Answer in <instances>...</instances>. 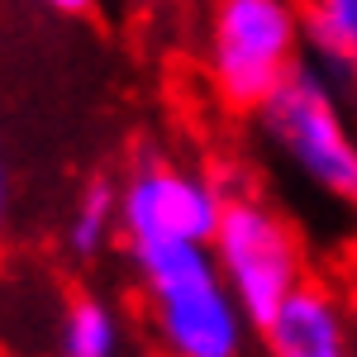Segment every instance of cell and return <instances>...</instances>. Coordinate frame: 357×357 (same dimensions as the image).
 Wrapping results in <instances>:
<instances>
[{
	"mask_svg": "<svg viewBox=\"0 0 357 357\" xmlns=\"http://www.w3.org/2000/svg\"><path fill=\"white\" fill-rule=\"evenodd\" d=\"M129 262L167 357H238L248 348L252 324L220 276L210 243L138 238L129 243Z\"/></svg>",
	"mask_w": 357,
	"mask_h": 357,
	"instance_id": "1",
	"label": "cell"
},
{
	"mask_svg": "<svg viewBox=\"0 0 357 357\" xmlns=\"http://www.w3.org/2000/svg\"><path fill=\"white\" fill-rule=\"evenodd\" d=\"M252 119L272 158H281L310 191L357 215V124L343 96L310 62Z\"/></svg>",
	"mask_w": 357,
	"mask_h": 357,
	"instance_id": "2",
	"label": "cell"
},
{
	"mask_svg": "<svg viewBox=\"0 0 357 357\" xmlns=\"http://www.w3.org/2000/svg\"><path fill=\"white\" fill-rule=\"evenodd\" d=\"M301 0H215L205 33V72L229 110L257 114L301 72Z\"/></svg>",
	"mask_w": 357,
	"mask_h": 357,
	"instance_id": "3",
	"label": "cell"
},
{
	"mask_svg": "<svg viewBox=\"0 0 357 357\" xmlns=\"http://www.w3.org/2000/svg\"><path fill=\"white\" fill-rule=\"evenodd\" d=\"M210 252H215L220 276L229 281V291L243 305L252 329H267L286 310V301L301 286H310L301 234L262 195H238V191L229 195Z\"/></svg>",
	"mask_w": 357,
	"mask_h": 357,
	"instance_id": "4",
	"label": "cell"
},
{
	"mask_svg": "<svg viewBox=\"0 0 357 357\" xmlns=\"http://www.w3.org/2000/svg\"><path fill=\"white\" fill-rule=\"evenodd\" d=\"M224 191L215 176L186 172L158 153L138 158L119 186V224L124 238H176V243H215L224 220Z\"/></svg>",
	"mask_w": 357,
	"mask_h": 357,
	"instance_id": "5",
	"label": "cell"
},
{
	"mask_svg": "<svg viewBox=\"0 0 357 357\" xmlns=\"http://www.w3.org/2000/svg\"><path fill=\"white\" fill-rule=\"evenodd\" d=\"M262 338H267V357H357L348 310L314 281L286 301V310L262 329Z\"/></svg>",
	"mask_w": 357,
	"mask_h": 357,
	"instance_id": "6",
	"label": "cell"
},
{
	"mask_svg": "<svg viewBox=\"0 0 357 357\" xmlns=\"http://www.w3.org/2000/svg\"><path fill=\"white\" fill-rule=\"evenodd\" d=\"M305 48L314 72L343 96H357V0H310L305 5Z\"/></svg>",
	"mask_w": 357,
	"mask_h": 357,
	"instance_id": "7",
	"label": "cell"
},
{
	"mask_svg": "<svg viewBox=\"0 0 357 357\" xmlns=\"http://www.w3.org/2000/svg\"><path fill=\"white\" fill-rule=\"evenodd\" d=\"M114 234H124V224H119V181L91 176L86 191L77 195L72 220H67V252L91 262L114 243Z\"/></svg>",
	"mask_w": 357,
	"mask_h": 357,
	"instance_id": "8",
	"label": "cell"
},
{
	"mask_svg": "<svg viewBox=\"0 0 357 357\" xmlns=\"http://www.w3.org/2000/svg\"><path fill=\"white\" fill-rule=\"evenodd\" d=\"M57 357H119V314L100 296H77L57 329Z\"/></svg>",
	"mask_w": 357,
	"mask_h": 357,
	"instance_id": "9",
	"label": "cell"
},
{
	"mask_svg": "<svg viewBox=\"0 0 357 357\" xmlns=\"http://www.w3.org/2000/svg\"><path fill=\"white\" fill-rule=\"evenodd\" d=\"M43 5H48V10H57V15H86L96 0H43Z\"/></svg>",
	"mask_w": 357,
	"mask_h": 357,
	"instance_id": "10",
	"label": "cell"
},
{
	"mask_svg": "<svg viewBox=\"0 0 357 357\" xmlns=\"http://www.w3.org/2000/svg\"><path fill=\"white\" fill-rule=\"evenodd\" d=\"M10 210V172H5V158H0V220Z\"/></svg>",
	"mask_w": 357,
	"mask_h": 357,
	"instance_id": "11",
	"label": "cell"
},
{
	"mask_svg": "<svg viewBox=\"0 0 357 357\" xmlns=\"http://www.w3.org/2000/svg\"><path fill=\"white\" fill-rule=\"evenodd\" d=\"M129 5H158V0H129Z\"/></svg>",
	"mask_w": 357,
	"mask_h": 357,
	"instance_id": "12",
	"label": "cell"
}]
</instances>
